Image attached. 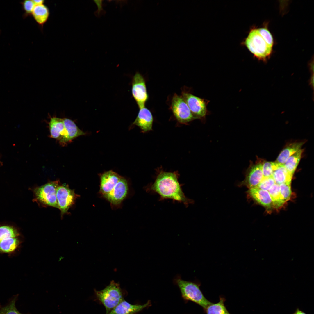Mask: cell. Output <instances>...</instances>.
<instances>
[{"mask_svg": "<svg viewBox=\"0 0 314 314\" xmlns=\"http://www.w3.org/2000/svg\"><path fill=\"white\" fill-rule=\"evenodd\" d=\"M158 172L154 182L145 187L146 192L158 194L160 201L169 199L173 202L183 204L186 207L193 203V201L187 197L183 192V184L179 182L178 172L162 170Z\"/></svg>", "mask_w": 314, "mask_h": 314, "instance_id": "cell-1", "label": "cell"}, {"mask_svg": "<svg viewBox=\"0 0 314 314\" xmlns=\"http://www.w3.org/2000/svg\"><path fill=\"white\" fill-rule=\"evenodd\" d=\"M173 282L179 287L182 297L186 302L189 301H192L204 309L212 303L205 297L198 284L183 280L179 275L174 278Z\"/></svg>", "mask_w": 314, "mask_h": 314, "instance_id": "cell-2", "label": "cell"}, {"mask_svg": "<svg viewBox=\"0 0 314 314\" xmlns=\"http://www.w3.org/2000/svg\"><path fill=\"white\" fill-rule=\"evenodd\" d=\"M244 44L251 53L259 60L265 61L272 52V47L266 42L258 29H252L245 39Z\"/></svg>", "mask_w": 314, "mask_h": 314, "instance_id": "cell-3", "label": "cell"}, {"mask_svg": "<svg viewBox=\"0 0 314 314\" xmlns=\"http://www.w3.org/2000/svg\"><path fill=\"white\" fill-rule=\"evenodd\" d=\"M94 291L98 299L105 307L106 314H108L124 300L119 284L113 280L102 290L97 291L94 290Z\"/></svg>", "mask_w": 314, "mask_h": 314, "instance_id": "cell-4", "label": "cell"}, {"mask_svg": "<svg viewBox=\"0 0 314 314\" xmlns=\"http://www.w3.org/2000/svg\"><path fill=\"white\" fill-rule=\"evenodd\" d=\"M59 180L49 182L33 189L34 198L33 200L43 206H50L58 209L56 193L60 185Z\"/></svg>", "mask_w": 314, "mask_h": 314, "instance_id": "cell-5", "label": "cell"}, {"mask_svg": "<svg viewBox=\"0 0 314 314\" xmlns=\"http://www.w3.org/2000/svg\"><path fill=\"white\" fill-rule=\"evenodd\" d=\"M56 196L58 209L60 210L62 218L74 204L79 195L76 194L74 190L70 188L67 185L63 184H60L57 187Z\"/></svg>", "mask_w": 314, "mask_h": 314, "instance_id": "cell-6", "label": "cell"}, {"mask_svg": "<svg viewBox=\"0 0 314 314\" xmlns=\"http://www.w3.org/2000/svg\"><path fill=\"white\" fill-rule=\"evenodd\" d=\"M171 109L176 118L181 123H187L197 119L183 98L176 94H174L172 97Z\"/></svg>", "mask_w": 314, "mask_h": 314, "instance_id": "cell-7", "label": "cell"}, {"mask_svg": "<svg viewBox=\"0 0 314 314\" xmlns=\"http://www.w3.org/2000/svg\"><path fill=\"white\" fill-rule=\"evenodd\" d=\"M132 84L133 96L139 108H142L144 107L148 98L144 78L139 73L136 72L133 77Z\"/></svg>", "mask_w": 314, "mask_h": 314, "instance_id": "cell-8", "label": "cell"}, {"mask_svg": "<svg viewBox=\"0 0 314 314\" xmlns=\"http://www.w3.org/2000/svg\"><path fill=\"white\" fill-rule=\"evenodd\" d=\"M263 163L257 160L254 163L252 162L250 163L246 171L245 179L240 183V186H246L249 189L257 186L263 178L262 170Z\"/></svg>", "mask_w": 314, "mask_h": 314, "instance_id": "cell-9", "label": "cell"}, {"mask_svg": "<svg viewBox=\"0 0 314 314\" xmlns=\"http://www.w3.org/2000/svg\"><path fill=\"white\" fill-rule=\"evenodd\" d=\"M181 94L193 115L197 119L204 118L207 113L204 100L186 92L183 91Z\"/></svg>", "mask_w": 314, "mask_h": 314, "instance_id": "cell-10", "label": "cell"}, {"mask_svg": "<svg viewBox=\"0 0 314 314\" xmlns=\"http://www.w3.org/2000/svg\"><path fill=\"white\" fill-rule=\"evenodd\" d=\"M127 181L121 176L111 191L104 197L112 206H118L125 198L128 193Z\"/></svg>", "mask_w": 314, "mask_h": 314, "instance_id": "cell-11", "label": "cell"}, {"mask_svg": "<svg viewBox=\"0 0 314 314\" xmlns=\"http://www.w3.org/2000/svg\"><path fill=\"white\" fill-rule=\"evenodd\" d=\"M121 176L112 170L100 175L99 192L104 197L113 190Z\"/></svg>", "mask_w": 314, "mask_h": 314, "instance_id": "cell-12", "label": "cell"}, {"mask_svg": "<svg viewBox=\"0 0 314 314\" xmlns=\"http://www.w3.org/2000/svg\"><path fill=\"white\" fill-rule=\"evenodd\" d=\"M65 129L64 136L59 142L62 146H65L78 136L85 135L86 133L81 130L72 120L69 118H63Z\"/></svg>", "mask_w": 314, "mask_h": 314, "instance_id": "cell-13", "label": "cell"}, {"mask_svg": "<svg viewBox=\"0 0 314 314\" xmlns=\"http://www.w3.org/2000/svg\"><path fill=\"white\" fill-rule=\"evenodd\" d=\"M247 193L249 197L268 210L273 207L272 202L268 191L257 187L249 189Z\"/></svg>", "mask_w": 314, "mask_h": 314, "instance_id": "cell-14", "label": "cell"}, {"mask_svg": "<svg viewBox=\"0 0 314 314\" xmlns=\"http://www.w3.org/2000/svg\"><path fill=\"white\" fill-rule=\"evenodd\" d=\"M151 305V302L150 300L144 304L141 305L132 304L124 300L108 314H136Z\"/></svg>", "mask_w": 314, "mask_h": 314, "instance_id": "cell-15", "label": "cell"}, {"mask_svg": "<svg viewBox=\"0 0 314 314\" xmlns=\"http://www.w3.org/2000/svg\"><path fill=\"white\" fill-rule=\"evenodd\" d=\"M153 121L151 113L144 107L140 109L133 124L138 126L143 132H145L152 130Z\"/></svg>", "mask_w": 314, "mask_h": 314, "instance_id": "cell-16", "label": "cell"}, {"mask_svg": "<svg viewBox=\"0 0 314 314\" xmlns=\"http://www.w3.org/2000/svg\"><path fill=\"white\" fill-rule=\"evenodd\" d=\"M49 125L50 137L59 141L65 135V129L63 118L51 117Z\"/></svg>", "mask_w": 314, "mask_h": 314, "instance_id": "cell-17", "label": "cell"}, {"mask_svg": "<svg viewBox=\"0 0 314 314\" xmlns=\"http://www.w3.org/2000/svg\"><path fill=\"white\" fill-rule=\"evenodd\" d=\"M50 14L48 7L44 3L35 5L31 15L42 30L44 25L49 18Z\"/></svg>", "mask_w": 314, "mask_h": 314, "instance_id": "cell-18", "label": "cell"}, {"mask_svg": "<svg viewBox=\"0 0 314 314\" xmlns=\"http://www.w3.org/2000/svg\"><path fill=\"white\" fill-rule=\"evenodd\" d=\"M22 242L19 236L3 240L0 242V253L11 254L19 248Z\"/></svg>", "mask_w": 314, "mask_h": 314, "instance_id": "cell-19", "label": "cell"}, {"mask_svg": "<svg viewBox=\"0 0 314 314\" xmlns=\"http://www.w3.org/2000/svg\"><path fill=\"white\" fill-rule=\"evenodd\" d=\"M304 142H294L289 144L280 153L276 160L277 163L283 164L288 158L301 149Z\"/></svg>", "mask_w": 314, "mask_h": 314, "instance_id": "cell-20", "label": "cell"}, {"mask_svg": "<svg viewBox=\"0 0 314 314\" xmlns=\"http://www.w3.org/2000/svg\"><path fill=\"white\" fill-rule=\"evenodd\" d=\"M293 175L288 171L283 164L279 163L274 171L272 177L275 183L280 185L285 183H291Z\"/></svg>", "mask_w": 314, "mask_h": 314, "instance_id": "cell-21", "label": "cell"}, {"mask_svg": "<svg viewBox=\"0 0 314 314\" xmlns=\"http://www.w3.org/2000/svg\"><path fill=\"white\" fill-rule=\"evenodd\" d=\"M225 300L224 298L220 297L218 302L212 303L204 309L206 314H230L224 305Z\"/></svg>", "mask_w": 314, "mask_h": 314, "instance_id": "cell-22", "label": "cell"}, {"mask_svg": "<svg viewBox=\"0 0 314 314\" xmlns=\"http://www.w3.org/2000/svg\"><path fill=\"white\" fill-rule=\"evenodd\" d=\"M304 149H301L289 157L284 166L291 174L293 175L301 158Z\"/></svg>", "mask_w": 314, "mask_h": 314, "instance_id": "cell-23", "label": "cell"}, {"mask_svg": "<svg viewBox=\"0 0 314 314\" xmlns=\"http://www.w3.org/2000/svg\"><path fill=\"white\" fill-rule=\"evenodd\" d=\"M273 203V207L279 208L285 202L280 191L279 185L275 183L268 191Z\"/></svg>", "mask_w": 314, "mask_h": 314, "instance_id": "cell-24", "label": "cell"}, {"mask_svg": "<svg viewBox=\"0 0 314 314\" xmlns=\"http://www.w3.org/2000/svg\"><path fill=\"white\" fill-rule=\"evenodd\" d=\"M20 235L18 230L13 226H0V242L8 238L19 237Z\"/></svg>", "mask_w": 314, "mask_h": 314, "instance_id": "cell-25", "label": "cell"}, {"mask_svg": "<svg viewBox=\"0 0 314 314\" xmlns=\"http://www.w3.org/2000/svg\"><path fill=\"white\" fill-rule=\"evenodd\" d=\"M17 297H15L7 305L0 310V314H22L18 311L15 306Z\"/></svg>", "mask_w": 314, "mask_h": 314, "instance_id": "cell-26", "label": "cell"}, {"mask_svg": "<svg viewBox=\"0 0 314 314\" xmlns=\"http://www.w3.org/2000/svg\"><path fill=\"white\" fill-rule=\"evenodd\" d=\"M276 165L275 162L265 161L263 163L262 170L263 177L272 176L273 172Z\"/></svg>", "mask_w": 314, "mask_h": 314, "instance_id": "cell-27", "label": "cell"}, {"mask_svg": "<svg viewBox=\"0 0 314 314\" xmlns=\"http://www.w3.org/2000/svg\"><path fill=\"white\" fill-rule=\"evenodd\" d=\"M280 193L286 202L289 200L292 195L291 183H285L279 185Z\"/></svg>", "mask_w": 314, "mask_h": 314, "instance_id": "cell-28", "label": "cell"}, {"mask_svg": "<svg viewBox=\"0 0 314 314\" xmlns=\"http://www.w3.org/2000/svg\"><path fill=\"white\" fill-rule=\"evenodd\" d=\"M275 183V181L272 176L263 177L261 181L256 187L263 190L268 191Z\"/></svg>", "mask_w": 314, "mask_h": 314, "instance_id": "cell-29", "label": "cell"}, {"mask_svg": "<svg viewBox=\"0 0 314 314\" xmlns=\"http://www.w3.org/2000/svg\"><path fill=\"white\" fill-rule=\"evenodd\" d=\"M258 29L259 33L266 43L272 47L274 44L273 38L267 28L265 27Z\"/></svg>", "mask_w": 314, "mask_h": 314, "instance_id": "cell-30", "label": "cell"}, {"mask_svg": "<svg viewBox=\"0 0 314 314\" xmlns=\"http://www.w3.org/2000/svg\"><path fill=\"white\" fill-rule=\"evenodd\" d=\"M22 7L25 12V16L30 15L35 5L33 0H24L22 2Z\"/></svg>", "mask_w": 314, "mask_h": 314, "instance_id": "cell-31", "label": "cell"}, {"mask_svg": "<svg viewBox=\"0 0 314 314\" xmlns=\"http://www.w3.org/2000/svg\"><path fill=\"white\" fill-rule=\"evenodd\" d=\"M95 3L97 6L98 9L96 13L98 15H100L102 11L103 10L102 0H94Z\"/></svg>", "mask_w": 314, "mask_h": 314, "instance_id": "cell-32", "label": "cell"}, {"mask_svg": "<svg viewBox=\"0 0 314 314\" xmlns=\"http://www.w3.org/2000/svg\"><path fill=\"white\" fill-rule=\"evenodd\" d=\"M33 1L35 5L44 4L45 3V1L44 0H33Z\"/></svg>", "mask_w": 314, "mask_h": 314, "instance_id": "cell-33", "label": "cell"}, {"mask_svg": "<svg viewBox=\"0 0 314 314\" xmlns=\"http://www.w3.org/2000/svg\"><path fill=\"white\" fill-rule=\"evenodd\" d=\"M294 313V314H307L303 311L299 309L298 308H297L296 309Z\"/></svg>", "mask_w": 314, "mask_h": 314, "instance_id": "cell-34", "label": "cell"}, {"mask_svg": "<svg viewBox=\"0 0 314 314\" xmlns=\"http://www.w3.org/2000/svg\"><path fill=\"white\" fill-rule=\"evenodd\" d=\"M294 314V313H293V314Z\"/></svg>", "mask_w": 314, "mask_h": 314, "instance_id": "cell-35", "label": "cell"}]
</instances>
